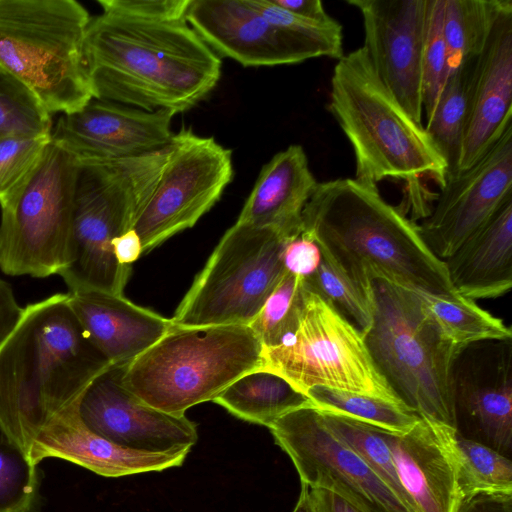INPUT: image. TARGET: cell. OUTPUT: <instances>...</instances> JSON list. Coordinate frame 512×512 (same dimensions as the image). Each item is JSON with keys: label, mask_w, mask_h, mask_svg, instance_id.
Wrapping results in <instances>:
<instances>
[{"label": "cell", "mask_w": 512, "mask_h": 512, "mask_svg": "<svg viewBox=\"0 0 512 512\" xmlns=\"http://www.w3.org/2000/svg\"><path fill=\"white\" fill-rule=\"evenodd\" d=\"M371 291L374 318L364 339L378 371L408 410L457 430L451 378L462 347L445 337L414 290L374 278Z\"/></svg>", "instance_id": "6"}, {"label": "cell", "mask_w": 512, "mask_h": 512, "mask_svg": "<svg viewBox=\"0 0 512 512\" xmlns=\"http://www.w3.org/2000/svg\"><path fill=\"white\" fill-rule=\"evenodd\" d=\"M68 294L83 329L111 364L129 363L172 327L171 319L134 304L124 294L98 290Z\"/></svg>", "instance_id": "23"}, {"label": "cell", "mask_w": 512, "mask_h": 512, "mask_svg": "<svg viewBox=\"0 0 512 512\" xmlns=\"http://www.w3.org/2000/svg\"><path fill=\"white\" fill-rule=\"evenodd\" d=\"M317 411L325 426L349 446L409 509L416 512L401 484L391 452L377 428L346 416Z\"/></svg>", "instance_id": "32"}, {"label": "cell", "mask_w": 512, "mask_h": 512, "mask_svg": "<svg viewBox=\"0 0 512 512\" xmlns=\"http://www.w3.org/2000/svg\"><path fill=\"white\" fill-rule=\"evenodd\" d=\"M36 489V466L0 422V512H29Z\"/></svg>", "instance_id": "35"}, {"label": "cell", "mask_w": 512, "mask_h": 512, "mask_svg": "<svg viewBox=\"0 0 512 512\" xmlns=\"http://www.w3.org/2000/svg\"><path fill=\"white\" fill-rule=\"evenodd\" d=\"M185 19L217 55L245 67L290 65L324 56L314 44L269 22L249 0H191Z\"/></svg>", "instance_id": "18"}, {"label": "cell", "mask_w": 512, "mask_h": 512, "mask_svg": "<svg viewBox=\"0 0 512 512\" xmlns=\"http://www.w3.org/2000/svg\"><path fill=\"white\" fill-rule=\"evenodd\" d=\"M305 304L304 278L288 271L249 324L262 348L287 342L296 332Z\"/></svg>", "instance_id": "33"}, {"label": "cell", "mask_w": 512, "mask_h": 512, "mask_svg": "<svg viewBox=\"0 0 512 512\" xmlns=\"http://www.w3.org/2000/svg\"><path fill=\"white\" fill-rule=\"evenodd\" d=\"M174 115L93 97L82 108L62 114L51 137L77 162L137 157L170 145Z\"/></svg>", "instance_id": "17"}, {"label": "cell", "mask_w": 512, "mask_h": 512, "mask_svg": "<svg viewBox=\"0 0 512 512\" xmlns=\"http://www.w3.org/2000/svg\"><path fill=\"white\" fill-rule=\"evenodd\" d=\"M309 488L337 493L363 512H413L376 473L307 405L279 417L269 427Z\"/></svg>", "instance_id": "13"}, {"label": "cell", "mask_w": 512, "mask_h": 512, "mask_svg": "<svg viewBox=\"0 0 512 512\" xmlns=\"http://www.w3.org/2000/svg\"><path fill=\"white\" fill-rule=\"evenodd\" d=\"M445 0H426L422 50V101L427 120L449 78L447 47L443 33Z\"/></svg>", "instance_id": "36"}, {"label": "cell", "mask_w": 512, "mask_h": 512, "mask_svg": "<svg viewBox=\"0 0 512 512\" xmlns=\"http://www.w3.org/2000/svg\"><path fill=\"white\" fill-rule=\"evenodd\" d=\"M262 346L246 325L173 326L124 365L122 381L136 398L162 412L185 415L213 401L242 375L261 367Z\"/></svg>", "instance_id": "7"}, {"label": "cell", "mask_w": 512, "mask_h": 512, "mask_svg": "<svg viewBox=\"0 0 512 512\" xmlns=\"http://www.w3.org/2000/svg\"><path fill=\"white\" fill-rule=\"evenodd\" d=\"M23 313L10 285L0 278V344L14 329Z\"/></svg>", "instance_id": "42"}, {"label": "cell", "mask_w": 512, "mask_h": 512, "mask_svg": "<svg viewBox=\"0 0 512 512\" xmlns=\"http://www.w3.org/2000/svg\"><path fill=\"white\" fill-rule=\"evenodd\" d=\"M414 292L445 337L458 346L483 340L512 339L511 328L474 300L461 295L445 297Z\"/></svg>", "instance_id": "29"}, {"label": "cell", "mask_w": 512, "mask_h": 512, "mask_svg": "<svg viewBox=\"0 0 512 512\" xmlns=\"http://www.w3.org/2000/svg\"><path fill=\"white\" fill-rule=\"evenodd\" d=\"M457 426L464 421L484 444L505 455L512 446V339L461 348L451 378Z\"/></svg>", "instance_id": "19"}, {"label": "cell", "mask_w": 512, "mask_h": 512, "mask_svg": "<svg viewBox=\"0 0 512 512\" xmlns=\"http://www.w3.org/2000/svg\"><path fill=\"white\" fill-rule=\"evenodd\" d=\"M260 368L283 377L304 395L313 387H327L380 398L408 410L378 371L363 334L306 286L296 332L282 345L262 348Z\"/></svg>", "instance_id": "11"}, {"label": "cell", "mask_w": 512, "mask_h": 512, "mask_svg": "<svg viewBox=\"0 0 512 512\" xmlns=\"http://www.w3.org/2000/svg\"><path fill=\"white\" fill-rule=\"evenodd\" d=\"M511 197L512 124L478 161L446 179L419 225L422 238L443 261Z\"/></svg>", "instance_id": "14"}, {"label": "cell", "mask_w": 512, "mask_h": 512, "mask_svg": "<svg viewBox=\"0 0 512 512\" xmlns=\"http://www.w3.org/2000/svg\"><path fill=\"white\" fill-rule=\"evenodd\" d=\"M249 1L269 22L314 44L324 56L337 60L343 57L342 26L335 19L314 21L292 14L271 0Z\"/></svg>", "instance_id": "38"}, {"label": "cell", "mask_w": 512, "mask_h": 512, "mask_svg": "<svg viewBox=\"0 0 512 512\" xmlns=\"http://www.w3.org/2000/svg\"><path fill=\"white\" fill-rule=\"evenodd\" d=\"M462 501L476 495H512V463L504 454L456 429L447 433Z\"/></svg>", "instance_id": "27"}, {"label": "cell", "mask_w": 512, "mask_h": 512, "mask_svg": "<svg viewBox=\"0 0 512 512\" xmlns=\"http://www.w3.org/2000/svg\"><path fill=\"white\" fill-rule=\"evenodd\" d=\"M512 124V1L471 60L459 172L472 166Z\"/></svg>", "instance_id": "20"}, {"label": "cell", "mask_w": 512, "mask_h": 512, "mask_svg": "<svg viewBox=\"0 0 512 512\" xmlns=\"http://www.w3.org/2000/svg\"><path fill=\"white\" fill-rule=\"evenodd\" d=\"M191 0H99L104 12L154 21L186 20Z\"/></svg>", "instance_id": "40"}, {"label": "cell", "mask_w": 512, "mask_h": 512, "mask_svg": "<svg viewBox=\"0 0 512 512\" xmlns=\"http://www.w3.org/2000/svg\"><path fill=\"white\" fill-rule=\"evenodd\" d=\"M78 401L55 416L37 435L28 457L36 466L60 458L105 477H121L181 466L190 450L145 452L119 446L91 432L81 421Z\"/></svg>", "instance_id": "21"}, {"label": "cell", "mask_w": 512, "mask_h": 512, "mask_svg": "<svg viewBox=\"0 0 512 512\" xmlns=\"http://www.w3.org/2000/svg\"><path fill=\"white\" fill-rule=\"evenodd\" d=\"M51 141V133L0 137V200L31 173Z\"/></svg>", "instance_id": "39"}, {"label": "cell", "mask_w": 512, "mask_h": 512, "mask_svg": "<svg viewBox=\"0 0 512 512\" xmlns=\"http://www.w3.org/2000/svg\"><path fill=\"white\" fill-rule=\"evenodd\" d=\"M457 512H512V495H476L463 500Z\"/></svg>", "instance_id": "44"}, {"label": "cell", "mask_w": 512, "mask_h": 512, "mask_svg": "<svg viewBox=\"0 0 512 512\" xmlns=\"http://www.w3.org/2000/svg\"><path fill=\"white\" fill-rule=\"evenodd\" d=\"M363 19V48L381 83L422 123L426 0H347Z\"/></svg>", "instance_id": "16"}, {"label": "cell", "mask_w": 512, "mask_h": 512, "mask_svg": "<svg viewBox=\"0 0 512 512\" xmlns=\"http://www.w3.org/2000/svg\"><path fill=\"white\" fill-rule=\"evenodd\" d=\"M78 162L53 141L31 173L0 200V270L45 278L69 262Z\"/></svg>", "instance_id": "9"}, {"label": "cell", "mask_w": 512, "mask_h": 512, "mask_svg": "<svg viewBox=\"0 0 512 512\" xmlns=\"http://www.w3.org/2000/svg\"><path fill=\"white\" fill-rule=\"evenodd\" d=\"M110 365L57 293L28 304L0 344V422L26 451Z\"/></svg>", "instance_id": "3"}, {"label": "cell", "mask_w": 512, "mask_h": 512, "mask_svg": "<svg viewBox=\"0 0 512 512\" xmlns=\"http://www.w3.org/2000/svg\"><path fill=\"white\" fill-rule=\"evenodd\" d=\"M310 406L319 411L334 413L361 421L383 430L404 434L420 417L386 400L327 387H313L306 393Z\"/></svg>", "instance_id": "31"}, {"label": "cell", "mask_w": 512, "mask_h": 512, "mask_svg": "<svg viewBox=\"0 0 512 512\" xmlns=\"http://www.w3.org/2000/svg\"><path fill=\"white\" fill-rule=\"evenodd\" d=\"M232 178L229 149L191 129L174 134L157 185L132 228L143 254L194 226L220 200Z\"/></svg>", "instance_id": "12"}, {"label": "cell", "mask_w": 512, "mask_h": 512, "mask_svg": "<svg viewBox=\"0 0 512 512\" xmlns=\"http://www.w3.org/2000/svg\"><path fill=\"white\" fill-rule=\"evenodd\" d=\"M288 241L272 229L236 221L195 277L172 325L249 326L286 272L282 255Z\"/></svg>", "instance_id": "10"}, {"label": "cell", "mask_w": 512, "mask_h": 512, "mask_svg": "<svg viewBox=\"0 0 512 512\" xmlns=\"http://www.w3.org/2000/svg\"><path fill=\"white\" fill-rule=\"evenodd\" d=\"M213 402L244 421L268 428L284 414L310 405L308 397L287 380L261 368L239 377Z\"/></svg>", "instance_id": "26"}, {"label": "cell", "mask_w": 512, "mask_h": 512, "mask_svg": "<svg viewBox=\"0 0 512 512\" xmlns=\"http://www.w3.org/2000/svg\"><path fill=\"white\" fill-rule=\"evenodd\" d=\"M455 291L468 299H493L512 287V197L443 260Z\"/></svg>", "instance_id": "25"}, {"label": "cell", "mask_w": 512, "mask_h": 512, "mask_svg": "<svg viewBox=\"0 0 512 512\" xmlns=\"http://www.w3.org/2000/svg\"><path fill=\"white\" fill-rule=\"evenodd\" d=\"M313 512H363L337 493L323 488H309Z\"/></svg>", "instance_id": "43"}, {"label": "cell", "mask_w": 512, "mask_h": 512, "mask_svg": "<svg viewBox=\"0 0 512 512\" xmlns=\"http://www.w3.org/2000/svg\"><path fill=\"white\" fill-rule=\"evenodd\" d=\"M471 60L450 74L433 113L425 120L424 127L446 164V179L459 172Z\"/></svg>", "instance_id": "30"}, {"label": "cell", "mask_w": 512, "mask_h": 512, "mask_svg": "<svg viewBox=\"0 0 512 512\" xmlns=\"http://www.w3.org/2000/svg\"><path fill=\"white\" fill-rule=\"evenodd\" d=\"M277 6L297 16L327 22L333 19L325 11L321 0H271Z\"/></svg>", "instance_id": "46"}, {"label": "cell", "mask_w": 512, "mask_h": 512, "mask_svg": "<svg viewBox=\"0 0 512 512\" xmlns=\"http://www.w3.org/2000/svg\"><path fill=\"white\" fill-rule=\"evenodd\" d=\"M305 286L326 299L362 334L370 330L374 318L372 291L353 280L322 253L314 274L304 278Z\"/></svg>", "instance_id": "34"}, {"label": "cell", "mask_w": 512, "mask_h": 512, "mask_svg": "<svg viewBox=\"0 0 512 512\" xmlns=\"http://www.w3.org/2000/svg\"><path fill=\"white\" fill-rule=\"evenodd\" d=\"M301 234L364 288L382 278L427 294L459 295L419 225L354 178L320 182L302 215Z\"/></svg>", "instance_id": "2"}, {"label": "cell", "mask_w": 512, "mask_h": 512, "mask_svg": "<svg viewBox=\"0 0 512 512\" xmlns=\"http://www.w3.org/2000/svg\"><path fill=\"white\" fill-rule=\"evenodd\" d=\"M328 110L350 142L357 181L377 187L403 183L398 206L411 221L425 219L441 189L446 164L422 123L416 122L376 75L361 46L343 55L331 77Z\"/></svg>", "instance_id": "4"}, {"label": "cell", "mask_w": 512, "mask_h": 512, "mask_svg": "<svg viewBox=\"0 0 512 512\" xmlns=\"http://www.w3.org/2000/svg\"><path fill=\"white\" fill-rule=\"evenodd\" d=\"M317 184L303 147L290 145L262 167L237 221L294 239L302 232L303 211Z\"/></svg>", "instance_id": "24"}, {"label": "cell", "mask_w": 512, "mask_h": 512, "mask_svg": "<svg viewBox=\"0 0 512 512\" xmlns=\"http://www.w3.org/2000/svg\"><path fill=\"white\" fill-rule=\"evenodd\" d=\"M282 259L286 271L302 278H308L320 266L322 252L313 239L300 234L286 243Z\"/></svg>", "instance_id": "41"}, {"label": "cell", "mask_w": 512, "mask_h": 512, "mask_svg": "<svg viewBox=\"0 0 512 512\" xmlns=\"http://www.w3.org/2000/svg\"><path fill=\"white\" fill-rule=\"evenodd\" d=\"M124 365H110L83 392L77 404L83 424L132 450H191L198 439L196 424L185 415L162 412L136 398L123 384Z\"/></svg>", "instance_id": "15"}, {"label": "cell", "mask_w": 512, "mask_h": 512, "mask_svg": "<svg viewBox=\"0 0 512 512\" xmlns=\"http://www.w3.org/2000/svg\"><path fill=\"white\" fill-rule=\"evenodd\" d=\"M511 1L445 0L443 33L450 74L479 55L495 20Z\"/></svg>", "instance_id": "28"}, {"label": "cell", "mask_w": 512, "mask_h": 512, "mask_svg": "<svg viewBox=\"0 0 512 512\" xmlns=\"http://www.w3.org/2000/svg\"><path fill=\"white\" fill-rule=\"evenodd\" d=\"M376 428L415 511L457 512L462 498L447 440L451 427L421 418L404 434Z\"/></svg>", "instance_id": "22"}, {"label": "cell", "mask_w": 512, "mask_h": 512, "mask_svg": "<svg viewBox=\"0 0 512 512\" xmlns=\"http://www.w3.org/2000/svg\"><path fill=\"white\" fill-rule=\"evenodd\" d=\"M292 512H313L309 487L304 484H301L299 498Z\"/></svg>", "instance_id": "47"}, {"label": "cell", "mask_w": 512, "mask_h": 512, "mask_svg": "<svg viewBox=\"0 0 512 512\" xmlns=\"http://www.w3.org/2000/svg\"><path fill=\"white\" fill-rule=\"evenodd\" d=\"M85 56L95 98L149 112L186 111L221 77L220 57L186 20L103 11L90 20Z\"/></svg>", "instance_id": "1"}, {"label": "cell", "mask_w": 512, "mask_h": 512, "mask_svg": "<svg viewBox=\"0 0 512 512\" xmlns=\"http://www.w3.org/2000/svg\"><path fill=\"white\" fill-rule=\"evenodd\" d=\"M167 156L168 147L137 157L78 162L69 262L59 273L69 292L123 295L132 267L117 261L112 243L133 228Z\"/></svg>", "instance_id": "5"}, {"label": "cell", "mask_w": 512, "mask_h": 512, "mask_svg": "<svg viewBox=\"0 0 512 512\" xmlns=\"http://www.w3.org/2000/svg\"><path fill=\"white\" fill-rule=\"evenodd\" d=\"M90 20L75 0H0V66L51 116L94 97L85 56Z\"/></svg>", "instance_id": "8"}, {"label": "cell", "mask_w": 512, "mask_h": 512, "mask_svg": "<svg viewBox=\"0 0 512 512\" xmlns=\"http://www.w3.org/2000/svg\"><path fill=\"white\" fill-rule=\"evenodd\" d=\"M51 115L34 94L0 66V137L52 132Z\"/></svg>", "instance_id": "37"}, {"label": "cell", "mask_w": 512, "mask_h": 512, "mask_svg": "<svg viewBox=\"0 0 512 512\" xmlns=\"http://www.w3.org/2000/svg\"><path fill=\"white\" fill-rule=\"evenodd\" d=\"M112 246L115 258L124 266H131L143 254L141 239L134 229L116 237Z\"/></svg>", "instance_id": "45"}]
</instances>
